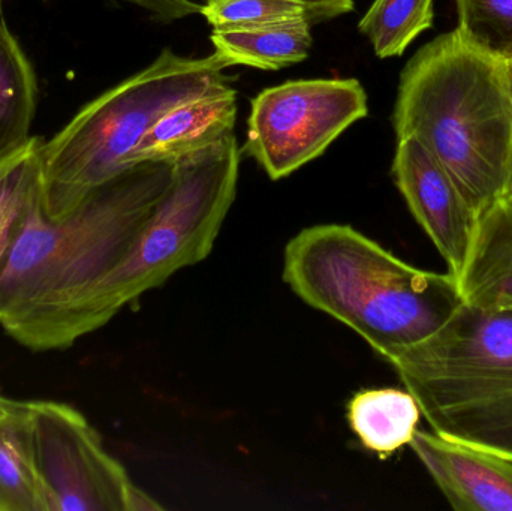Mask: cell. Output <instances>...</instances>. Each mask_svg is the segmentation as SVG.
I'll use <instances>...</instances> for the list:
<instances>
[{
  "label": "cell",
  "instance_id": "obj_10",
  "mask_svg": "<svg viewBox=\"0 0 512 511\" xmlns=\"http://www.w3.org/2000/svg\"><path fill=\"white\" fill-rule=\"evenodd\" d=\"M409 446L454 510L512 511V459L420 429Z\"/></svg>",
  "mask_w": 512,
  "mask_h": 511
},
{
  "label": "cell",
  "instance_id": "obj_14",
  "mask_svg": "<svg viewBox=\"0 0 512 511\" xmlns=\"http://www.w3.org/2000/svg\"><path fill=\"white\" fill-rule=\"evenodd\" d=\"M0 511H50L33 456L29 401H12L0 419Z\"/></svg>",
  "mask_w": 512,
  "mask_h": 511
},
{
  "label": "cell",
  "instance_id": "obj_20",
  "mask_svg": "<svg viewBox=\"0 0 512 511\" xmlns=\"http://www.w3.org/2000/svg\"><path fill=\"white\" fill-rule=\"evenodd\" d=\"M201 15L213 29L221 30L309 21L306 8L297 0H212L203 6Z\"/></svg>",
  "mask_w": 512,
  "mask_h": 511
},
{
  "label": "cell",
  "instance_id": "obj_2",
  "mask_svg": "<svg viewBox=\"0 0 512 511\" xmlns=\"http://www.w3.org/2000/svg\"><path fill=\"white\" fill-rule=\"evenodd\" d=\"M397 140L420 141L451 174L478 216L507 192L512 170V95L504 63L445 33L400 75Z\"/></svg>",
  "mask_w": 512,
  "mask_h": 511
},
{
  "label": "cell",
  "instance_id": "obj_18",
  "mask_svg": "<svg viewBox=\"0 0 512 511\" xmlns=\"http://www.w3.org/2000/svg\"><path fill=\"white\" fill-rule=\"evenodd\" d=\"M433 0H375L358 23L381 59L402 56L406 48L433 26Z\"/></svg>",
  "mask_w": 512,
  "mask_h": 511
},
{
  "label": "cell",
  "instance_id": "obj_9",
  "mask_svg": "<svg viewBox=\"0 0 512 511\" xmlns=\"http://www.w3.org/2000/svg\"><path fill=\"white\" fill-rule=\"evenodd\" d=\"M391 173L415 221L444 258L448 272L457 278L480 216L444 165L415 138L397 140Z\"/></svg>",
  "mask_w": 512,
  "mask_h": 511
},
{
  "label": "cell",
  "instance_id": "obj_4",
  "mask_svg": "<svg viewBox=\"0 0 512 511\" xmlns=\"http://www.w3.org/2000/svg\"><path fill=\"white\" fill-rule=\"evenodd\" d=\"M171 179L173 162L132 165L62 219L48 218L39 195L0 264V324L57 305L113 269L167 194Z\"/></svg>",
  "mask_w": 512,
  "mask_h": 511
},
{
  "label": "cell",
  "instance_id": "obj_24",
  "mask_svg": "<svg viewBox=\"0 0 512 511\" xmlns=\"http://www.w3.org/2000/svg\"><path fill=\"white\" fill-rule=\"evenodd\" d=\"M12 399H6L3 398V396H0V419H2L3 416H5L6 411L9 410V407H11Z\"/></svg>",
  "mask_w": 512,
  "mask_h": 511
},
{
  "label": "cell",
  "instance_id": "obj_12",
  "mask_svg": "<svg viewBox=\"0 0 512 511\" xmlns=\"http://www.w3.org/2000/svg\"><path fill=\"white\" fill-rule=\"evenodd\" d=\"M456 279L468 305L512 311L511 198H501L481 213L465 266Z\"/></svg>",
  "mask_w": 512,
  "mask_h": 511
},
{
  "label": "cell",
  "instance_id": "obj_23",
  "mask_svg": "<svg viewBox=\"0 0 512 511\" xmlns=\"http://www.w3.org/2000/svg\"><path fill=\"white\" fill-rule=\"evenodd\" d=\"M502 63H504L505 75H507L508 86H510L512 95V59L505 60V62Z\"/></svg>",
  "mask_w": 512,
  "mask_h": 511
},
{
  "label": "cell",
  "instance_id": "obj_8",
  "mask_svg": "<svg viewBox=\"0 0 512 511\" xmlns=\"http://www.w3.org/2000/svg\"><path fill=\"white\" fill-rule=\"evenodd\" d=\"M367 114L357 78L286 81L252 99L245 152L271 180L285 179Z\"/></svg>",
  "mask_w": 512,
  "mask_h": 511
},
{
  "label": "cell",
  "instance_id": "obj_6",
  "mask_svg": "<svg viewBox=\"0 0 512 511\" xmlns=\"http://www.w3.org/2000/svg\"><path fill=\"white\" fill-rule=\"evenodd\" d=\"M435 434L512 459V311L463 302L390 360Z\"/></svg>",
  "mask_w": 512,
  "mask_h": 511
},
{
  "label": "cell",
  "instance_id": "obj_19",
  "mask_svg": "<svg viewBox=\"0 0 512 511\" xmlns=\"http://www.w3.org/2000/svg\"><path fill=\"white\" fill-rule=\"evenodd\" d=\"M457 32L472 47L505 62L512 59V0H456Z\"/></svg>",
  "mask_w": 512,
  "mask_h": 511
},
{
  "label": "cell",
  "instance_id": "obj_21",
  "mask_svg": "<svg viewBox=\"0 0 512 511\" xmlns=\"http://www.w3.org/2000/svg\"><path fill=\"white\" fill-rule=\"evenodd\" d=\"M47 2V0H45ZM117 2L129 3L143 11L149 12L155 20L161 23H173L191 15L201 14L203 6L192 0H117Z\"/></svg>",
  "mask_w": 512,
  "mask_h": 511
},
{
  "label": "cell",
  "instance_id": "obj_16",
  "mask_svg": "<svg viewBox=\"0 0 512 511\" xmlns=\"http://www.w3.org/2000/svg\"><path fill=\"white\" fill-rule=\"evenodd\" d=\"M216 53L231 65L277 71L309 57L313 45L310 21L276 24L256 29H213Z\"/></svg>",
  "mask_w": 512,
  "mask_h": 511
},
{
  "label": "cell",
  "instance_id": "obj_3",
  "mask_svg": "<svg viewBox=\"0 0 512 511\" xmlns=\"http://www.w3.org/2000/svg\"><path fill=\"white\" fill-rule=\"evenodd\" d=\"M283 281L387 362L432 336L463 303L456 276L411 266L351 225H313L292 237Z\"/></svg>",
  "mask_w": 512,
  "mask_h": 511
},
{
  "label": "cell",
  "instance_id": "obj_11",
  "mask_svg": "<svg viewBox=\"0 0 512 511\" xmlns=\"http://www.w3.org/2000/svg\"><path fill=\"white\" fill-rule=\"evenodd\" d=\"M236 119L237 90L233 86L183 102L167 111L141 138L132 153L131 165L173 162L212 146L233 134Z\"/></svg>",
  "mask_w": 512,
  "mask_h": 511
},
{
  "label": "cell",
  "instance_id": "obj_7",
  "mask_svg": "<svg viewBox=\"0 0 512 511\" xmlns=\"http://www.w3.org/2000/svg\"><path fill=\"white\" fill-rule=\"evenodd\" d=\"M29 417L36 470L50 511L164 509L132 482L77 408L29 401Z\"/></svg>",
  "mask_w": 512,
  "mask_h": 511
},
{
  "label": "cell",
  "instance_id": "obj_5",
  "mask_svg": "<svg viewBox=\"0 0 512 511\" xmlns=\"http://www.w3.org/2000/svg\"><path fill=\"white\" fill-rule=\"evenodd\" d=\"M230 60L219 53L183 57L170 48L146 68L84 105L71 122L44 141L41 201L48 218L62 219L84 198L131 168L141 138L183 102L228 89Z\"/></svg>",
  "mask_w": 512,
  "mask_h": 511
},
{
  "label": "cell",
  "instance_id": "obj_25",
  "mask_svg": "<svg viewBox=\"0 0 512 511\" xmlns=\"http://www.w3.org/2000/svg\"><path fill=\"white\" fill-rule=\"evenodd\" d=\"M504 197L511 198V200H512V170H511L510 182H508L507 192H505ZM504 197H502V198H504Z\"/></svg>",
  "mask_w": 512,
  "mask_h": 511
},
{
  "label": "cell",
  "instance_id": "obj_1",
  "mask_svg": "<svg viewBox=\"0 0 512 511\" xmlns=\"http://www.w3.org/2000/svg\"><path fill=\"white\" fill-rule=\"evenodd\" d=\"M240 149L236 135L173 161L167 194L128 254L101 278L63 302L3 321L6 335L32 351H57L110 323L174 273L212 252L236 200Z\"/></svg>",
  "mask_w": 512,
  "mask_h": 511
},
{
  "label": "cell",
  "instance_id": "obj_15",
  "mask_svg": "<svg viewBox=\"0 0 512 511\" xmlns=\"http://www.w3.org/2000/svg\"><path fill=\"white\" fill-rule=\"evenodd\" d=\"M38 105V83L20 42L0 18V164L23 149Z\"/></svg>",
  "mask_w": 512,
  "mask_h": 511
},
{
  "label": "cell",
  "instance_id": "obj_22",
  "mask_svg": "<svg viewBox=\"0 0 512 511\" xmlns=\"http://www.w3.org/2000/svg\"><path fill=\"white\" fill-rule=\"evenodd\" d=\"M212 2V0H206ZM306 8L312 26L355 11L354 0H297Z\"/></svg>",
  "mask_w": 512,
  "mask_h": 511
},
{
  "label": "cell",
  "instance_id": "obj_17",
  "mask_svg": "<svg viewBox=\"0 0 512 511\" xmlns=\"http://www.w3.org/2000/svg\"><path fill=\"white\" fill-rule=\"evenodd\" d=\"M44 140L32 137L23 149L0 164V264L36 198L41 195Z\"/></svg>",
  "mask_w": 512,
  "mask_h": 511
},
{
  "label": "cell",
  "instance_id": "obj_13",
  "mask_svg": "<svg viewBox=\"0 0 512 511\" xmlns=\"http://www.w3.org/2000/svg\"><path fill=\"white\" fill-rule=\"evenodd\" d=\"M421 414L411 392L402 389H366L348 402V422L364 449L381 459L411 444Z\"/></svg>",
  "mask_w": 512,
  "mask_h": 511
}]
</instances>
